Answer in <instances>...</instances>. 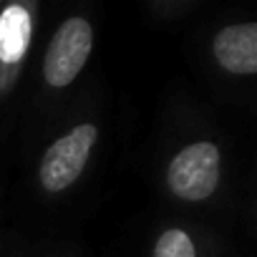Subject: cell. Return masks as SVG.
<instances>
[{
  "label": "cell",
  "instance_id": "1",
  "mask_svg": "<svg viewBox=\"0 0 257 257\" xmlns=\"http://www.w3.org/2000/svg\"><path fill=\"white\" fill-rule=\"evenodd\" d=\"M93 48V28L86 18H68L53 33L46 58H43V78L53 88H63L83 71Z\"/></svg>",
  "mask_w": 257,
  "mask_h": 257
},
{
  "label": "cell",
  "instance_id": "2",
  "mask_svg": "<svg viewBox=\"0 0 257 257\" xmlns=\"http://www.w3.org/2000/svg\"><path fill=\"white\" fill-rule=\"evenodd\" d=\"M219 174V149L212 142H194L172 159L167 184L179 199L202 202L214 194Z\"/></svg>",
  "mask_w": 257,
  "mask_h": 257
},
{
  "label": "cell",
  "instance_id": "3",
  "mask_svg": "<svg viewBox=\"0 0 257 257\" xmlns=\"http://www.w3.org/2000/svg\"><path fill=\"white\" fill-rule=\"evenodd\" d=\"M98 139V128L93 123H78L68 134L56 139L41 162V184L48 192H63L68 189L83 172L91 149Z\"/></svg>",
  "mask_w": 257,
  "mask_h": 257
},
{
  "label": "cell",
  "instance_id": "4",
  "mask_svg": "<svg viewBox=\"0 0 257 257\" xmlns=\"http://www.w3.org/2000/svg\"><path fill=\"white\" fill-rule=\"evenodd\" d=\"M214 58L217 63L237 76L257 73V26L237 23L227 26L214 36Z\"/></svg>",
  "mask_w": 257,
  "mask_h": 257
},
{
  "label": "cell",
  "instance_id": "5",
  "mask_svg": "<svg viewBox=\"0 0 257 257\" xmlns=\"http://www.w3.org/2000/svg\"><path fill=\"white\" fill-rule=\"evenodd\" d=\"M28 41V18L21 8H11L0 23V56L13 61L21 56Z\"/></svg>",
  "mask_w": 257,
  "mask_h": 257
},
{
  "label": "cell",
  "instance_id": "6",
  "mask_svg": "<svg viewBox=\"0 0 257 257\" xmlns=\"http://www.w3.org/2000/svg\"><path fill=\"white\" fill-rule=\"evenodd\" d=\"M154 257H197V252H194L192 237L184 229L174 227L159 237V242L154 247Z\"/></svg>",
  "mask_w": 257,
  "mask_h": 257
}]
</instances>
